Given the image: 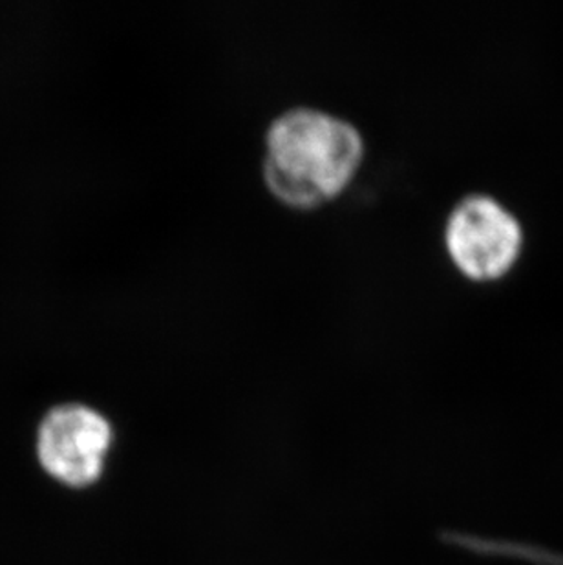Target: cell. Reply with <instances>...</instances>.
<instances>
[{"label": "cell", "instance_id": "1", "mask_svg": "<svg viewBox=\"0 0 563 565\" xmlns=\"http://www.w3.org/2000/svg\"><path fill=\"white\" fill-rule=\"evenodd\" d=\"M367 154L362 132L325 108L293 107L266 130L262 177L287 207L315 209L350 188Z\"/></svg>", "mask_w": 563, "mask_h": 565}, {"label": "cell", "instance_id": "2", "mask_svg": "<svg viewBox=\"0 0 563 565\" xmlns=\"http://www.w3.org/2000/svg\"><path fill=\"white\" fill-rule=\"evenodd\" d=\"M443 241L463 277L490 282L518 264L525 236L518 216L498 198L472 192L452 207Z\"/></svg>", "mask_w": 563, "mask_h": 565}, {"label": "cell", "instance_id": "3", "mask_svg": "<svg viewBox=\"0 0 563 565\" xmlns=\"http://www.w3.org/2000/svg\"><path fill=\"white\" fill-rule=\"evenodd\" d=\"M114 438L103 412L81 403L55 406L39 427L38 458L59 483L85 489L105 475Z\"/></svg>", "mask_w": 563, "mask_h": 565}]
</instances>
